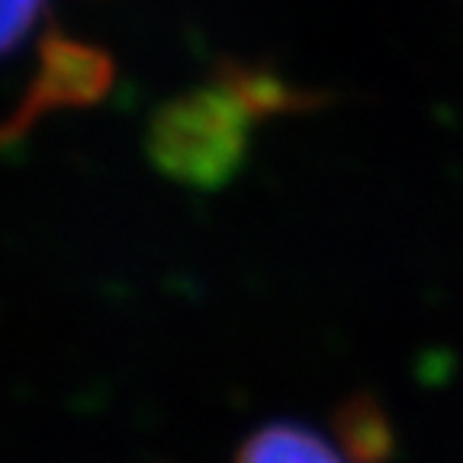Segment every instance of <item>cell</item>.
<instances>
[{"mask_svg": "<svg viewBox=\"0 0 463 463\" xmlns=\"http://www.w3.org/2000/svg\"><path fill=\"white\" fill-rule=\"evenodd\" d=\"M309 107V94L260 68L222 65L155 113L148 155L171 181L210 190L232 181L248 155L251 129L274 113Z\"/></svg>", "mask_w": 463, "mask_h": 463, "instance_id": "1", "label": "cell"}, {"mask_svg": "<svg viewBox=\"0 0 463 463\" xmlns=\"http://www.w3.org/2000/svg\"><path fill=\"white\" fill-rule=\"evenodd\" d=\"M232 463H345V457L312 428L274 421L254 431Z\"/></svg>", "mask_w": 463, "mask_h": 463, "instance_id": "2", "label": "cell"}, {"mask_svg": "<svg viewBox=\"0 0 463 463\" xmlns=\"http://www.w3.org/2000/svg\"><path fill=\"white\" fill-rule=\"evenodd\" d=\"M45 0H0V55L14 52L43 16Z\"/></svg>", "mask_w": 463, "mask_h": 463, "instance_id": "3", "label": "cell"}]
</instances>
